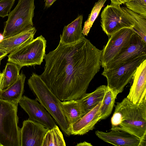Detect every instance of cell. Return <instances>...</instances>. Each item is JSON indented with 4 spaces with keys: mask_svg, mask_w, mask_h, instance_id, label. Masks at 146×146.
Listing matches in <instances>:
<instances>
[{
    "mask_svg": "<svg viewBox=\"0 0 146 146\" xmlns=\"http://www.w3.org/2000/svg\"><path fill=\"white\" fill-rule=\"evenodd\" d=\"M8 54L6 52L0 49V59H2L5 57Z\"/></svg>",
    "mask_w": 146,
    "mask_h": 146,
    "instance_id": "4dcf8cb0",
    "label": "cell"
},
{
    "mask_svg": "<svg viewBox=\"0 0 146 146\" xmlns=\"http://www.w3.org/2000/svg\"><path fill=\"white\" fill-rule=\"evenodd\" d=\"M57 0H44L45 7L46 8L50 7Z\"/></svg>",
    "mask_w": 146,
    "mask_h": 146,
    "instance_id": "f1b7e54d",
    "label": "cell"
},
{
    "mask_svg": "<svg viewBox=\"0 0 146 146\" xmlns=\"http://www.w3.org/2000/svg\"><path fill=\"white\" fill-rule=\"evenodd\" d=\"M21 68L13 63L7 62L3 70V76L0 86L1 90L5 89L14 83L18 79L20 75Z\"/></svg>",
    "mask_w": 146,
    "mask_h": 146,
    "instance_id": "44dd1931",
    "label": "cell"
},
{
    "mask_svg": "<svg viewBox=\"0 0 146 146\" xmlns=\"http://www.w3.org/2000/svg\"><path fill=\"white\" fill-rule=\"evenodd\" d=\"M61 106L70 127L87 113L80 99L61 102Z\"/></svg>",
    "mask_w": 146,
    "mask_h": 146,
    "instance_id": "d6986e66",
    "label": "cell"
},
{
    "mask_svg": "<svg viewBox=\"0 0 146 146\" xmlns=\"http://www.w3.org/2000/svg\"><path fill=\"white\" fill-rule=\"evenodd\" d=\"M36 32L35 28L33 27L19 34L4 38L0 42V49L10 54L32 41Z\"/></svg>",
    "mask_w": 146,
    "mask_h": 146,
    "instance_id": "2e32d148",
    "label": "cell"
},
{
    "mask_svg": "<svg viewBox=\"0 0 146 146\" xmlns=\"http://www.w3.org/2000/svg\"><path fill=\"white\" fill-rule=\"evenodd\" d=\"M19 104L28 114L29 119L41 123L48 129L57 125L50 115L36 99H32L24 96L19 101Z\"/></svg>",
    "mask_w": 146,
    "mask_h": 146,
    "instance_id": "30bf717a",
    "label": "cell"
},
{
    "mask_svg": "<svg viewBox=\"0 0 146 146\" xmlns=\"http://www.w3.org/2000/svg\"><path fill=\"white\" fill-rule=\"evenodd\" d=\"M26 78L25 74L22 72L14 83L7 88L0 90V99L18 106L24 92Z\"/></svg>",
    "mask_w": 146,
    "mask_h": 146,
    "instance_id": "ac0fdd59",
    "label": "cell"
},
{
    "mask_svg": "<svg viewBox=\"0 0 146 146\" xmlns=\"http://www.w3.org/2000/svg\"><path fill=\"white\" fill-rule=\"evenodd\" d=\"M15 2V0H0V17L8 16Z\"/></svg>",
    "mask_w": 146,
    "mask_h": 146,
    "instance_id": "4316f807",
    "label": "cell"
},
{
    "mask_svg": "<svg viewBox=\"0 0 146 146\" xmlns=\"http://www.w3.org/2000/svg\"><path fill=\"white\" fill-rule=\"evenodd\" d=\"M127 98L135 104L146 100V59L136 69Z\"/></svg>",
    "mask_w": 146,
    "mask_h": 146,
    "instance_id": "4fadbf2b",
    "label": "cell"
},
{
    "mask_svg": "<svg viewBox=\"0 0 146 146\" xmlns=\"http://www.w3.org/2000/svg\"><path fill=\"white\" fill-rule=\"evenodd\" d=\"M27 83L36 96V99L52 117L65 134L70 136V127L63 113L61 101L49 89L40 75L33 72Z\"/></svg>",
    "mask_w": 146,
    "mask_h": 146,
    "instance_id": "3957f363",
    "label": "cell"
},
{
    "mask_svg": "<svg viewBox=\"0 0 146 146\" xmlns=\"http://www.w3.org/2000/svg\"><path fill=\"white\" fill-rule=\"evenodd\" d=\"M82 15H79L72 22L64 27L62 34L60 35V42L63 44L76 42L84 36L82 33Z\"/></svg>",
    "mask_w": 146,
    "mask_h": 146,
    "instance_id": "e0dca14e",
    "label": "cell"
},
{
    "mask_svg": "<svg viewBox=\"0 0 146 146\" xmlns=\"http://www.w3.org/2000/svg\"><path fill=\"white\" fill-rule=\"evenodd\" d=\"M96 135L104 141L116 146H139L140 140L126 131L111 129L107 132L97 130Z\"/></svg>",
    "mask_w": 146,
    "mask_h": 146,
    "instance_id": "5bb4252c",
    "label": "cell"
},
{
    "mask_svg": "<svg viewBox=\"0 0 146 146\" xmlns=\"http://www.w3.org/2000/svg\"><path fill=\"white\" fill-rule=\"evenodd\" d=\"M2 59H0V64H1V60ZM1 73L0 72V73Z\"/></svg>",
    "mask_w": 146,
    "mask_h": 146,
    "instance_id": "836d02e7",
    "label": "cell"
},
{
    "mask_svg": "<svg viewBox=\"0 0 146 146\" xmlns=\"http://www.w3.org/2000/svg\"><path fill=\"white\" fill-rule=\"evenodd\" d=\"M102 50L84 36L46 54L44 70L40 75L61 101L80 98L101 66Z\"/></svg>",
    "mask_w": 146,
    "mask_h": 146,
    "instance_id": "6da1fadb",
    "label": "cell"
},
{
    "mask_svg": "<svg viewBox=\"0 0 146 146\" xmlns=\"http://www.w3.org/2000/svg\"><path fill=\"white\" fill-rule=\"evenodd\" d=\"M107 88V86H100L93 92L86 93L80 98L87 113L102 101Z\"/></svg>",
    "mask_w": 146,
    "mask_h": 146,
    "instance_id": "ffe728a7",
    "label": "cell"
},
{
    "mask_svg": "<svg viewBox=\"0 0 146 146\" xmlns=\"http://www.w3.org/2000/svg\"><path fill=\"white\" fill-rule=\"evenodd\" d=\"M46 41L42 35L10 53L7 61L21 68L23 66L40 65L45 54Z\"/></svg>",
    "mask_w": 146,
    "mask_h": 146,
    "instance_id": "52a82bcc",
    "label": "cell"
},
{
    "mask_svg": "<svg viewBox=\"0 0 146 146\" xmlns=\"http://www.w3.org/2000/svg\"><path fill=\"white\" fill-rule=\"evenodd\" d=\"M127 0H110L111 3L113 4L120 5L124 4L126 2Z\"/></svg>",
    "mask_w": 146,
    "mask_h": 146,
    "instance_id": "83f0119b",
    "label": "cell"
},
{
    "mask_svg": "<svg viewBox=\"0 0 146 146\" xmlns=\"http://www.w3.org/2000/svg\"><path fill=\"white\" fill-rule=\"evenodd\" d=\"M117 96L108 87L100 107V120L106 119L111 115Z\"/></svg>",
    "mask_w": 146,
    "mask_h": 146,
    "instance_id": "cb8c5ba5",
    "label": "cell"
},
{
    "mask_svg": "<svg viewBox=\"0 0 146 146\" xmlns=\"http://www.w3.org/2000/svg\"><path fill=\"white\" fill-rule=\"evenodd\" d=\"M125 4L131 11L146 17V0H127Z\"/></svg>",
    "mask_w": 146,
    "mask_h": 146,
    "instance_id": "484cf974",
    "label": "cell"
},
{
    "mask_svg": "<svg viewBox=\"0 0 146 146\" xmlns=\"http://www.w3.org/2000/svg\"><path fill=\"white\" fill-rule=\"evenodd\" d=\"M63 135L58 127L48 129L43 142L42 146H65Z\"/></svg>",
    "mask_w": 146,
    "mask_h": 146,
    "instance_id": "7402d4cb",
    "label": "cell"
},
{
    "mask_svg": "<svg viewBox=\"0 0 146 146\" xmlns=\"http://www.w3.org/2000/svg\"><path fill=\"white\" fill-rule=\"evenodd\" d=\"M107 0H99L93 7L87 20L85 22L82 33L84 36H87L93 23L98 16L100 11Z\"/></svg>",
    "mask_w": 146,
    "mask_h": 146,
    "instance_id": "d4e9b609",
    "label": "cell"
},
{
    "mask_svg": "<svg viewBox=\"0 0 146 146\" xmlns=\"http://www.w3.org/2000/svg\"><path fill=\"white\" fill-rule=\"evenodd\" d=\"M146 54V42L134 32L129 44L103 68L104 70L114 68L131 58Z\"/></svg>",
    "mask_w": 146,
    "mask_h": 146,
    "instance_id": "8fae6325",
    "label": "cell"
},
{
    "mask_svg": "<svg viewBox=\"0 0 146 146\" xmlns=\"http://www.w3.org/2000/svg\"><path fill=\"white\" fill-rule=\"evenodd\" d=\"M35 0H19L4 23L3 35L7 38L33 27Z\"/></svg>",
    "mask_w": 146,
    "mask_h": 146,
    "instance_id": "5b68a950",
    "label": "cell"
},
{
    "mask_svg": "<svg viewBox=\"0 0 146 146\" xmlns=\"http://www.w3.org/2000/svg\"><path fill=\"white\" fill-rule=\"evenodd\" d=\"M4 39L3 34L0 33V42H1Z\"/></svg>",
    "mask_w": 146,
    "mask_h": 146,
    "instance_id": "d6a6232c",
    "label": "cell"
},
{
    "mask_svg": "<svg viewBox=\"0 0 146 146\" xmlns=\"http://www.w3.org/2000/svg\"><path fill=\"white\" fill-rule=\"evenodd\" d=\"M102 102V101L100 102L93 109L70 126L71 134L83 135L94 129L96 124L100 120V107Z\"/></svg>",
    "mask_w": 146,
    "mask_h": 146,
    "instance_id": "9a60e30c",
    "label": "cell"
},
{
    "mask_svg": "<svg viewBox=\"0 0 146 146\" xmlns=\"http://www.w3.org/2000/svg\"><path fill=\"white\" fill-rule=\"evenodd\" d=\"M76 146H92L93 145L90 143L87 142L86 141H84L81 142L76 145Z\"/></svg>",
    "mask_w": 146,
    "mask_h": 146,
    "instance_id": "f546056e",
    "label": "cell"
},
{
    "mask_svg": "<svg viewBox=\"0 0 146 146\" xmlns=\"http://www.w3.org/2000/svg\"><path fill=\"white\" fill-rule=\"evenodd\" d=\"M3 76V72L1 73H0V90H1L0 86L2 80V77Z\"/></svg>",
    "mask_w": 146,
    "mask_h": 146,
    "instance_id": "1f68e13d",
    "label": "cell"
},
{
    "mask_svg": "<svg viewBox=\"0 0 146 146\" xmlns=\"http://www.w3.org/2000/svg\"><path fill=\"white\" fill-rule=\"evenodd\" d=\"M101 23L103 31L109 37L121 29L132 28L135 25L130 15L120 5L111 3L102 11Z\"/></svg>",
    "mask_w": 146,
    "mask_h": 146,
    "instance_id": "ba28073f",
    "label": "cell"
},
{
    "mask_svg": "<svg viewBox=\"0 0 146 146\" xmlns=\"http://www.w3.org/2000/svg\"><path fill=\"white\" fill-rule=\"evenodd\" d=\"M48 129L36 121L24 120L21 128V146H42Z\"/></svg>",
    "mask_w": 146,
    "mask_h": 146,
    "instance_id": "7c38bea8",
    "label": "cell"
},
{
    "mask_svg": "<svg viewBox=\"0 0 146 146\" xmlns=\"http://www.w3.org/2000/svg\"><path fill=\"white\" fill-rule=\"evenodd\" d=\"M18 106L0 99V146H21Z\"/></svg>",
    "mask_w": 146,
    "mask_h": 146,
    "instance_id": "277c9868",
    "label": "cell"
},
{
    "mask_svg": "<svg viewBox=\"0 0 146 146\" xmlns=\"http://www.w3.org/2000/svg\"><path fill=\"white\" fill-rule=\"evenodd\" d=\"M111 129L122 130L146 142V100L135 104L127 98L117 103L111 118Z\"/></svg>",
    "mask_w": 146,
    "mask_h": 146,
    "instance_id": "7a4b0ae2",
    "label": "cell"
},
{
    "mask_svg": "<svg viewBox=\"0 0 146 146\" xmlns=\"http://www.w3.org/2000/svg\"><path fill=\"white\" fill-rule=\"evenodd\" d=\"M134 32L132 28H125L119 30L109 37L108 42L102 50V67L103 68L129 44Z\"/></svg>",
    "mask_w": 146,
    "mask_h": 146,
    "instance_id": "9c48e42d",
    "label": "cell"
},
{
    "mask_svg": "<svg viewBox=\"0 0 146 146\" xmlns=\"http://www.w3.org/2000/svg\"><path fill=\"white\" fill-rule=\"evenodd\" d=\"M131 16L135 24L133 31L146 42V17L135 13L126 7H121Z\"/></svg>",
    "mask_w": 146,
    "mask_h": 146,
    "instance_id": "603a6c76",
    "label": "cell"
},
{
    "mask_svg": "<svg viewBox=\"0 0 146 146\" xmlns=\"http://www.w3.org/2000/svg\"><path fill=\"white\" fill-rule=\"evenodd\" d=\"M145 59L146 54H142L114 68L104 70L102 75L106 78L108 88L117 95L121 93L131 81L138 67Z\"/></svg>",
    "mask_w": 146,
    "mask_h": 146,
    "instance_id": "8992f818",
    "label": "cell"
}]
</instances>
